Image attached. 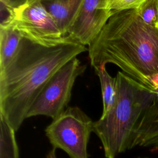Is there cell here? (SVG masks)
<instances>
[{
    "instance_id": "obj_1",
    "label": "cell",
    "mask_w": 158,
    "mask_h": 158,
    "mask_svg": "<svg viewBox=\"0 0 158 158\" xmlns=\"http://www.w3.org/2000/svg\"><path fill=\"white\" fill-rule=\"evenodd\" d=\"M88 50L69 35L51 46L23 38L17 55L0 70V115L17 131L51 78L70 60Z\"/></svg>"
},
{
    "instance_id": "obj_2",
    "label": "cell",
    "mask_w": 158,
    "mask_h": 158,
    "mask_svg": "<svg viewBox=\"0 0 158 158\" xmlns=\"http://www.w3.org/2000/svg\"><path fill=\"white\" fill-rule=\"evenodd\" d=\"M94 67L113 64L154 93L158 75V28L147 25L136 9L114 14L88 45Z\"/></svg>"
},
{
    "instance_id": "obj_3",
    "label": "cell",
    "mask_w": 158,
    "mask_h": 158,
    "mask_svg": "<svg viewBox=\"0 0 158 158\" xmlns=\"http://www.w3.org/2000/svg\"><path fill=\"white\" fill-rule=\"evenodd\" d=\"M117 99L106 114L94 122L93 132L100 139L106 158H115L131 149L133 137L155 94L123 72L115 76Z\"/></svg>"
},
{
    "instance_id": "obj_4",
    "label": "cell",
    "mask_w": 158,
    "mask_h": 158,
    "mask_svg": "<svg viewBox=\"0 0 158 158\" xmlns=\"http://www.w3.org/2000/svg\"><path fill=\"white\" fill-rule=\"evenodd\" d=\"M4 7L7 15L1 25L14 28L24 38L46 46L64 40L65 36L40 0L30 1L14 8Z\"/></svg>"
},
{
    "instance_id": "obj_5",
    "label": "cell",
    "mask_w": 158,
    "mask_h": 158,
    "mask_svg": "<svg viewBox=\"0 0 158 158\" xmlns=\"http://www.w3.org/2000/svg\"><path fill=\"white\" fill-rule=\"evenodd\" d=\"M94 122L80 108L69 107L52 119L45 133L53 148L63 150L70 158H88L87 146Z\"/></svg>"
},
{
    "instance_id": "obj_6",
    "label": "cell",
    "mask_w": 158,
    "mask_h": 158,
    "mask_svg": "<svg viewBox=\"0 0 158 158\" xmlns=\"http://www.w3.org/2000/svg\"><path fill=\"white\" fill-rule=\"evenodd\" d=\"M86 67L77 57L61 67L46 84L27 118L45 115L54 119L61 114L67 108L77 78L84 73Z\"/></svg>"
},
{
    "instance_id": "obj_7",
    "label": "cell",
    "mask_w": 158,
    "mask_h": 158,
    "mask_svg": "<svg viewBox=\"0 0 158 158\" xmlns=\"http://www.w3.org/2000/svg\"><path fill=\"white\" fill-rule=\"evenodd\" d=\"M113 14L109 0H83L67 35L88 46Z\"/></svg>"
},
{
    "instance_id": "obj_8",
    "label": "cell",
    "mask_w": 158,
    "mask_h": 158,
    "mask_svg": "<svg viewBox=\"0 0 158 158\" xmlns=\"http://www.w3.org/2000/svg\"><path fill=\"white\" fill-rule=\"evenodd\" d=\"M136 146L158 147V101L156 97L145 110L135 131L131 149Z\"/></svg>"
},
{
    "instance_id": "obj_9",
    "label": "cell",
    "mask_w": 158,
    "mask_h": 158,
    "mask_svg": "<svg viewBox=\"0 0 158 158\" xmlns=\"http://www.w3.org/2000/svg\"><path fill=\"white\" fill-rule=\"evenodd\" d=\"M52 15L64 36L67 35L83 0H40Z\"/></svg>"
},
{
    "instance_id": "obj_10",
    "label": "cell",
    "mask_w": 158,
    "mask_h": 158,
    "mask_svg": "<svg viewBox=\"0 0 158 158\" xmlns=\"http://www.w3.org/2000/svg\"><path fill=\"white\" fill-rule=\"evenodd\" d=\"M23 38L14 28L0 25V70H3L17 55Z\"/></svg>"
},
{
    "instance_id": "obj_11",
    "label": "cell",
    "mask_w": 158,
    "mask_h": 158,
    "mask_svg": "<svg viewBox=\"0 0 158 158\" xmlns=\"http://www.w3.org/2000/svg\"><path fill=\"white\" fill-rule=\"evenodd\" d=\"M94 70L101 83L103 104L102 115H104L111 109L116 101L115 77H112L107 73L104 65L96 67Z\"/></svg>"
},
{
    "instance_id": "obj_12",
    "label": "cell",
    "mask_w": 158,
    "mask_h": 158,
    "mask_svg": "<svg viewBox=\"0 0 158 158\" xmlns=\"http://www.w3.org/2000/svg\"><path fill=\"white\" fill-rule=\"evenodd\" d=\"M0 158H19L15 131L0 115Z\"/></svg>"
},
{
    "instance_id": "obj_13",
    "label": "cell",
    "mask_w": 158,
    "mask_h": 158,
    "mask_svg": "<svg viewBox=\"0 0 158 158\" xmlns=\"http://www.w3.org/2000/svg\"><path fill=\"white\" fill-rule=\"evenodd\" d=\"M136 10L147 25L158 28V0H145Z\"/></svg>"
},
{
    "instance_id": "obj_14",
    "label": "cell",
    "mask_w": 158,
    "mask_h": 158,
    "mask_svg": "<svg viewBox=\"0 0 158 158\" xmlns=\"http://www.w3.org/2000/svg\"><path fill=\"white\" fill-rule=\"evenodd\" d=\"M145 0H109V6L114 14L137 9Z\"/></svg>"
},
{
    "instance_id": "obj_15",
    "label": "cell",
    "mask_w": 158,
    "mask_h": 158,
    "mask_svg": "<svg viewBox=\"0 0 158 158\" xmlns=\"http://www.w3.org/2000/svg\"><path fill=\"white\" fill-rule=\"evenodd\" d=\"M30 1L33 0H0L1 4L7 8H14Z\"/></svg>"
},
{
    "instance_id": "obj_16",
    "label": "cell",
    "mask_w": 158,
    "mask_h": 158,
    "mask_svg": "<svg viewBox=\"0 0 158 158\" xmlns=\"http://www.w3.org/2000/svg\"><path fill=\"white\" fill-rule=\"evenodd\" d=\"M46 158H57L56 154V149L53 148L52 150H51L48 153Z\"/></svg>"
},
{
    "instance_id": "obj_17",
    "label": "cell",
    "mask_w": 158,
    "mask_h": 158,
    "mask_svg": "<svg viewBox=\"0 0 158 158\" xmlns=\"http://www.w3.org/2000/svg\"><path fill=\"white\" fill-rule=\"evenodd\" d=\"M154 94H155V97L156 100L158 101V88H157L155 90H154Z\"/></svg>"
},
{
    "instance_id": "obj_18",
    "label": "cell",
    "mask_w": 158,
    "mask_h": 158,
    "mask_svg": "<svg viewBox=\"0 0 158 158\" xmlns=\"http://www.w3.org/2000/svg\"><path fill=\"white\" fill-rule=\"evenodd\" d=\"M144 158H146V157H144Z\"/></svg>"
}]
</instances>
